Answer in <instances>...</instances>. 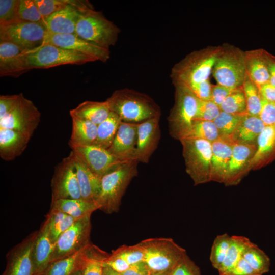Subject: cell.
Wrapping results in <instances>:
<instances>
[{"label":"cell","instance_id":"cell-1","mask_svg":"<svg viewBox=\"0 0 275 275\" xmlns=\"http://www.w3.org/2000/svg\"><path fill=\"white\" fill-rule=\"evenodd\" d=\"M106 101L110 111L123 122L139 123L161 116L160 107L152 98L132 89L117 90Z\"/></svg>","mask_w":275,"mask_h":275},{"label":"cell","instance_id":"cell-2","mask_svg":"<svg viewBox=\"0 0 275 275\" xmlns=\"http://www.w3.org/2000/svg\"><path fill=\"white\" fill-rule=\"evenodd\" d=\"M221 48L207 47L187 54L171 70L173 84L189 86L208 80Z\"/></svg>","mask_w":275,"mask_h":275},{"label":"cell","instance_id":"cell-3","mask_svg":"<svg viewBox=\"0 0 275 275\" xmlns=\"http://www.w3.org/2000/svg\"><path fill=\"white\" fill-rule=\"evenodd\" d=\"M137 160L126 162L101 179L97 201L98 209L107 214L117 212L122 197L132 179L138 175Z\"/></svg>","mask_w":275,"mask_h":275},{"label":"cell","instance_id":"cell-4","mask_svg":"<svg viewBox=\"0 0 275 275\" xmlns=\"http://www.w3.org/2000/svg\"><path fill=\"white\" fill-rule=\"evenodd\" d=\"M120 33L116 24L92 6L81 11L75 29L79 37L107 49L115 45Z\"/></svg>","mask_w":275,"mask_h":275},{"label":"cell","instance_id":"cell-5","mask_svg":"<svg viewBox=\"0 0 275 275\" xmlns=\"http://www.w3.org/2000/svg\"><path fill=\"white\" fill-rule=\"evenodd\" d=\"M212 72L217 84L231 89L242 87L246 76L245 52L228 44L221 46Z\"/></svg>","mask_w":275,"mask_h":275},{"label":"cell","instance_id":"cell-6","mask_svg":"<svg viewBox=\"0 0 275 275\" xmlns=\"http://www.w3.org/2000/svg\"><path fill=\"white\" fill-rule=\"evenodd\" d=\"M144 262L153 272L173 269L186 255V250L171 238H151L141 241Z\"/></svg>","mask_w":275,"mask_h":275},{"label":"cell","instance_id":"cell-7","mask_svg":"<svg viewBox=\"0 0 275 275\" xmlns=\"http://www.w3.org/2000/svg\"><path fill=\"white\" fill-rule=\"evenodd\" d=\"M175 102L168 117L169 133L180 140L191 126L197 114L199 99L185 86L174 84Z\"/></svg>","mask_w":275,"mask_h":275},{"label":"cell","instance_id":"cell-8","mask_svg":"<svg viewBox=\"0 0 275 275\" xmlns=\"http://www.w3.org/2000/svg\"><path fill=\"white\" fill-rule=\"evenodd\" d=\"M186 171L195 185L210 181L211 169V143L206 140L182 139Z\"/></svg>","mask_w":275,"mask_h":275},{"label":"cell","instance_id":"cell-9","mask_svg":"<svg viewBox=\"0 0 275 275\" xmlns=\"http://www.w3.org/2000/svg\"><path fill=\"white\" fill-rule=\"evenodd\" d=\"M30 69L48 68L62 65L83 64L96 61L81 52L66 49L51 44L41 45L26 51Z\"/></svg>","mask_w":275,"mask_h":275},{"label":"cell","instance_id":"cell-10","mask_svg":"<svg viewBox=\"0 0 275 275\" xmlns=\"http://www.w3.org/2000/svg\"><path fill=\"white\" fill-rule=\"evenodd\" d=\"M47 32L43 23L19 20L0 26V41L13 43L28 51L42 45Z\"/></svg>","mask_w":275,"mask_h":275},{"label":"cell","instance_id":"cell-11","mask_svg":"<svg viewBox=\"0 0 275 275\" xmlns=\"http://www.w3.org/2000/svg\"><path fill=\"white\" fill-rule=\"evenodd\" d=\"M91 215L76 219L60 236L55 243L51 262L71 255L90 243Z\"/></svg>","mask_w":275,"mask_h":275},{"label":"cell","instance_id":"cell-12","mask_svg":"<svg viewBox=\"0 0 275 275\" xmlns=\"http://www.w3.org/2000/svg\"><path fill=\"white\" fill-rule=\"evenodd\" d=\"M41 113L34 103L21 93L15 107L0 119V128L10 129L32 136L40 122Z\"/></svg>","mask_w":275,"mask_h":275},{"label":"cell","instance_id":"cell-13","mask_svg":"<svg viewBox=\"0 0 275 275\" xmlns=\"http://www.w3.org/2000/svg\"><path fill=\"white\" fill-rule=\"evenodd\" d=\"M51 188V201L61 199H82L76 171L70 154L56 166Z\"/></svg>","mask_w":275,"mask_h":275},{"label":"cell","instance_id":"cell-14","mask_svg":"<svg viewBox=\"0 0 275 275\" xmlns=\"http://www.w3.org/2000/svg\"><path fill=\"white\" fill-rule=\"evenodd\" d=\"M70 148L71 151L100 179L126 162L115 157L107 149L96 145Z\"/></svg>","mask_w":275,"mask_h":275},{"label":"cell","instance_id":"cell-15","mask_svg":"<svg viewBox=\"0 0 275 275\" xmlns=\"http://www.w3.org/2000/svg\"><path fill=\"white\" fill-rule=\"evenodd\" d=\"M44 44L81 52L95 61L105 62L110 58L109 49L85 40L76 34H53L47 32L42 45Z\"/></svg>","mask_w":275,"mask_h":275},{"label":"cell","instance_id":"cell-16","mask_svg":"<svg viewBox=\"0 0 275 275\" xmlns=\"http://www.w3.org/2000/svg\"><path fill=\"white\" fill-rule=\"evenodd\" d=\"M37 234L33 232L7 253L2 275H34L33 248Z\"/></svg>","mask_w":275,"mask_h":275},{"label":"cell","instance_id":"cell-17","mask_svg":"<svg viewBox=\"0 0 275 275\" xmlns=\"http://www.w3.org/2000/svg\"><path fill=\"white\" fill-rule=\"evenodd\" d=\"M92 6L86 1L71 0L65 8L43 21L47 32L53 34H75L77 20L82 10Z\"/></svg>","mask_w":275,"mask_h":275},{"label":"cell","instance_id":"cell-18","mask_svg":"<svg viewBox=\"0 0 275 275\" xmlns=\"http://www.w3.org/2000/svg\"><path fill=\"white\" fill-rule=\"evenodd\" d=\"M160 117L138 123L136 158L139 162L148 163L158 147L161 136Z\"/></svg>","mask_w":275,"mask_h":275},{"label":"cell","instance_id":"cell-19","mask_svg":"<svg viewBox=\"0 0 275 275\" xmlns=\"http://www.w3.org/2000/svg\"><path fill=\"white\" fill-rule=\"evenodd\" d=\"M138 123L122 121L108 151L123 161L136 160Z\"/></svg>","mask_w":275,"mask_h":275},{"label":"cell","instance_id":"cell-20","mask_svg":"<svg viewBox=\"0 0 275 275\" xmlns=\"http://www.w3.org/2000/svg\"><path fill=\"white\" fill-rule=\"evenodd\" d=\"M26 51L13 43L0 41L1 76L18 77L31 70Z\"/></svg>","mask_w":275,"mask_h":275},{"label":"cell","instance_id":"cell-21","mask_svg":"<svg viewBox=\"0 0 275 275\" xmlns=\"http://www.w3.org/2000/svg\"><path fill=\"white\" fill-rule=\"evenodd\" d=\"M233 142L222 137L211 143L210 181L225 182L232 152Z\"/></svg>","mask_w":275,"mask_h":275},{"label":"cell","instance_id":"cell-22","mask_svg":"<svg viewBox=\"0 0 275 275\" xmlns=\"http://www.w3.org/2000/svg\"><path fill=\"white\" fill-rule=\"evenodd\" d=\"M54 246L50 238L48 225L45 221L37 231L33 248L34 275L42 274L51 263Z\"/></svg>","mask_w":275,"mask_h":275},{"label":"cell","instance_id":"cell-23","mask_svg":"<svg viewBox=\"0 0 275 275\" xmlns=\"http://www.w3.org/2000/svg\"><path fill=\"white\" fill-rule=\"evenodd\" d=\"M70 154L76 171L82 199L97 204L100 191L101 179L95 176L72 151Z\"/></svg>","mask_w":275,"mask_h":275},{"label":"cell","instance_id":"cell-24","mask_svg":"<svg viewBox=\"0 0 275 275\" xmlns=\"http://www.w3.org/2000/svg\"><path fill=\"white\" fill-rule=\"evenodd\" d=\"M257 146L234 143L228 171L225 183L233 184L240 179L245 166L249 163L254 155Z\"/></svg>","mask_w":275,"mask_h":275},{"label":"cell","instance_id":"cell-25","mask_svg":"<svg viewBox=\"0 0 275 275\" xmlns=\"http://www.w3.org/2000/svg\"><path fill=\"white\" fill-rule=\"evenodd\" d=\"M269 56L262 49L245 51L246 74L258 87L269 82Z\"/></svg>","mask_w":275,"mask_h":275},{"label":"cell","instance_id":"cell-26","mask_svg":"<svg viewBox=\"0 0 275 275\" xmlns=\"http://www.w3.org/2000/svg\"><path fill=\"white\" fill-rule=\"evenodd\" d=\"M31 138L17 131L0 128V157L7 161L14 160L26 148Z\"/></svg>","mask_w":275,"mask_h":275},{"label":"cell","instance_id":"cell-27","mask_svg":"<svg viewBox=\"0 0 275 275\" xmlns=\"http://www.w3.org/2000/svg\"><path fill=\"white\" fill-rule=\"evenodd\" d=\"M93 244L89 243L81 250L62 259L52 262L43 275H72L81 270L88 259Z\"/></svg>","mask_w":275,"mask_h":275},{"label":"cell","instance_id":"cell-28","mask_svg":"<svg viewBox=\"0 0 275 275\" xmlns=\"http://www.w3.org/2000/svg\"><path fill=\"white\" fill-rule=\"evenodd\" d=\"M111 111L106 100H86L70 111L71 117L90 121L96 125L105 120Z\"/></svg>","mask_w":275,"mask_h":275},{"label":"cell","instance_id":"cell-29","mask_svg":"<svg viewBox=\"0 0 275 275\" xmlns=\"http://www.w3.org/2000/svg\"><path fill=\"white\" fill-rule=\"evenodd\" d=\"M265 127L258 116L244 115L231 140L236 143L254 144Z\"/></svg>","mask_w":275,"mask_h":275},{"label":"cell","instance_id":"cell-30","mask_svg":"<svg viewBox=\"0 0 275 275\" xmlns=\"http://www.w3.org/2000/svg\"><path fill=\"white\" fill-rule=\"evenodd\" d=\"M97 209L96 204L82 199H58L51 201L50 205V210L64 212L76 219L91 215Z\"/></svg>","mask_w":275,"mask_h":275},{"label":"cell","instance_id":"cell-31","mask_svg":"<svg viewBox=\"0 0 275 275\" xmlns=\"http://www.w3.org/2000/svg\"><path fill=\"white\" fill-rule=\"evenodd\" d=\"M72 131L69 145L70 147L94 145L97 137V125L84 120L71 117Z\"/></svg>","mask_w":275,"mask_h":275},{"label":"cell","instance_id":"cell-32","mask_svg":"<svg viewBox=\"0 0 275 275\" xmlns=\"http://www.w3.org/2000/svg\"><path fill=\"white\" fill-rule=\"evenodd\" d=\"M275 155V125L265 126L257 140V149L249 164H260Z\"/></svg>","mask_w":275,"mask_h":275},{"label":"cell","instance_id":"cell-33","mask_svg":"<svg viewBox=\"0 0 275 275\" xmlns=\"http://www.w3.org/2000/svg\"><path fill=\"white\" fill-rule=\"evenodd\" d=\"M251 240L243 236H231V243L226 257L220 268L219 275H227L242 257L245 249L251 243Z\"/></svg>","mask_w":275,"mask_h":275},{"label":"cell","instance_id":"cell-34","mask_svg":"<svg viewBox=\"0 0 275 275\" xmlns=\"http://www.w3.org/2000/svg\"><path fill=\"white\" fill-rule=\"evenodd\" d=\"M122 122L120 117L111 111L108 117L97 125V137L94 145L108 149Z\"/></svg>","mask_w":275,"mask_h":275},{"label":"cell","instance_id":"cell-35","mask_svg":"<svg viewBox=\"0 0 275 275\" xmlns=\"http://www.w3.org/2000/svg\"><path fill=\"white\" fill-rule=\"evenodd\" d=\"M242 258L259 275H263L269 271V257L257 245L252 242L244 250Z\"/></svg>","mask_w":275,"mask_h":275},{"label":"cell","instance_id":"cell-36","mask_svg":"<svg viewBox=\"0 0 275 275\" xmlns=\"http://www.w3.org/2000/svg\"><path fill=\"white\" fill-rule=\"evenodd\" d=\"M219 137L218 130L213 121L194 120L187 132L181 139H199L212 143Z\"/></svg>","mask_w":275,"mask_h":275},{"label":"cell","instance_id":"cell-37","mask_svg":"<svg viewBox=\"0 0 275 275\" xmlns=\"http://www.w3.org/2000/svg\"><path fill=\"white\" fill-rule=\"evenodd\" d=\"M109 255L93 244L90 254L80 270L82 275H103L104 261Z\"/></svg>","mask_w":275,"mask_h":275},{"label":"cell","instance_id":"cell-38","mask_svg":"<svg viewBox=\"0 0 275 275\" xmlns=\"http://www.w3.org/2000/svg\"><path fill=\"white\" fill-rule=\"evenodd\" d=\"M244 115L232 114L221 111L213 121L220 137L231 140Z\"/></svg>","mask_w":275,"mask_h":275},{"label":"cell","instance_id":"cell-39","mask_svg":"<svg viewBox=\"0 0 275 275\" xmlns=\"http://www.w3.org/2000/svg\"><path fill=\"white\" fill-rule=\"evenodd\" d=\"M231 236L227 233L217 235L214 239L210 254L212 266L217 270L223 264L231 243Z\"/></svg>","mask_w":275,"mask_h":275},{"label":"cell","instance_id":"cell-40","mask_svg":"<svg viewBox=\"0 0 275 275\" xmlns=\"http://www.w3.org/2000/svg\"><path fill=\"white\" fill-rule=\"evenodd\" d=\"M242 88L245 98L247 114L251 116H258L262 108V99L258 87L247 74Z\"/></svg>","mask_w":275,"mask_h":275},{"label":"cell","instance_id":"cell-41","mask_svg":"<svg viewBox=\"0 0 275 275\" xmlns=\"http://www.w3.org/2000/svg\"><path fill=\"white\" fill-rule=\"evenodd\" d=\"M221 111L236 115L247 114L246 104L242 86L235 89L219 106Z\"/></svg>","mask_w":275,"mask_h":275},{"label":"cell","instance_id":"cell-42","mask_svg":"<svg viewBox=\"0 0 275 275\" xmlns=\"http://www.w3.org/2000/svg\"><path fill=\"white\" fill-rule=\"evenodd\" d=\"M112 254L122 258L130 265L144 261L145 258L144 249L139 243L133 245H123L113 250Z\"/></svg>","mask_w":275,"mask_h":275},{"label":"cell","instance_id":"cell-43","mask_svg":"<svg viewBox=\"0 0 275 275\" xmlns=\"http://www.w3.org/2000/svg\"><path fill=\"white\" fill-rule=\"evenodd\" d=\"M20 0H0V26L20 20L18 16Z\"/></svg>","mask_w":275,"mask_h":275},{"label":"cell","instance_id":"cell-44","mask_svg":"<svg viewBox=\"0 0 275 275\" xmlns=\"http://www.w3.org/2000/svg\"><path fill=\"white\" fill-rule=\"evenodd\" d=\"M18 16L20 20L43 23V19L34 0H20Z\"/></svg>","mask_w":275,"mask_h":275},{"label":"cell","instance_id":"cell-45","mask_svg":"<svg viewBox=\"0 0 275 275\" xmlns=\"http://www.w3.org/2000/svg\"><path fill=\"white\" fill-rule=\"evenodd\" d=\"M221 110L219 106L211 100H200L195 120L213 121L217 117Z\"/></svg>","mask_w":275,"mask_h":275},{"label":"cell","instance_id":"cell-46","mask_svg":"<svg viewBox=\"0 0 275 275\" xmlns=\"http://www.w3.org/2000/svg\"><path fill=\"white\" fill-rule=\"evenodd\" d=\"M43 20L69 4L71 0H34Z\"/></svg>","mask_w":275,"mask_h":275},{"label":"cell","instance_id":"cell-47","mask_svg":"<svg viewBox=\"0 0 275 275\" xmlns=\"http://www.w3.org/2000/svg\"><path fill=\"white\" fill-rule=\"evenodd\" d=\"M171 275H202L199 267L187 255L173 268Z\"/></svg>","mask_w":275,"mask_h":275},{"label":"cell","instance_id":"cell-48","mask_svg":"<svg viewBox=\"0 0 275 275\" xmlns=\"http://www.w3.org/2000/svg\"><path fill=\"white\" fill-rule=\"evenodd\" d=\"M76 219L67 214L61 221L54 225L48 227L50 238L52 242L55 244L60 236L66 231Z\"/></svg>","mask_w":275,"mask_h":275},{"label":"cell","instance_id":"cell-49","mask_svg":"<svg viewBox=\"0 0 275 275\" xmlns=\"http://www.w3.org/2000/svg\"><path fill=\"white\" fill-rule=\"evenodd\" d=\"M21 93L0 96V119L10 113L18 103Z\"/></svg>","mask_w":275,"mask_h":275},{"label":"cell","instance_id":"cell-50","mask_svg":"<svg viewBox=\"0 0 275 275\" xmlns=\"http://www.w3.org/2000/svg\"><path fill=\"white\" fill-rule=\"evenodd\" d=\"M265 126L275 125V103L262 99V108L258 115Z\"/></svg>","mask_w":275,"mask_h":275},{"label":"cell","instance_id":"cell-51","mask_svg":"<svg viewBox=\"0 0 275 275\" xmlns=\"http://www.w3.org/2000/svg\"><path fill=\"white\" fill-rule=\"evenodd\" d=\"M185 87H187L198 99L200 100H210L211 84L209 79L197 84Z\"/></svg>","mask_w":275,"mask_h":275},{"label":"cell","instance_id":"cell-52","mask_svg":"<svg viewBox=\"0 0 275 275\" xmlns=\"http://www.w3.org/2000/svg\"><path fill=\"white\" fill-rule=\"evenodd\" d=\"M235 89H229L219 84L211 85L210 100L219 106Z\"/></svg>","mask_w":275,"mask_h":275},{"label":"cell","instance_id":"cell-53","mask_svg":"<svg viewBox=\"0 0 275 275\" xmlns=\"http://www.w3.org/2000/svg\"><path fill=\"white\" fill-rule=\"evenodd\" d=\"M103 265L109 267L119 273L125 271L130 266L122 258L112 254L105 260Z\"/></svg>","mask_w":275,"mask_h":275},{"label":"cell","instance_id":"cell-54","mask_svg":"<svg viewBox=\"0 0 275 275\" xmlns=\"http://www.w3.org/2000/svg\"><path fill=\"white\" fill-rule=\"evenodd\" d=\"M227 275H259L242 258Z\"/></svg>","mask_w":275,"mask_h":275},{"label":"cell","instance_id":"cell-55","mask_svg":"<svg viewBox=\"0 0 275 275\" xmlns=\"http://www.w3.org/2000/svg\"><path fill=\"white\" fill-rule=\"evenodd\" d=\"M147 264L141 262L130 266L128 269L121 275H151L153 273Z\"/></svg>","mask_w":275,"mask_h":275},{"label":"cell","instance_id":"cell-56","mask_svg":"<svg viewBox=\"0 0 275 275\" xmlns=\"http://www.w3.org/2000/svg\"><path fill=\"white\" fill-rule=\"evenodd\" d=\"M258 88L262 100L275 103V87L268 82Z\"/></svg>","mask_w":275,"mask_h":275},{"label":"cell","instance_id":"cell-57","mask_svg":"<svg viewBox=\"0 0 275 275\" xmlns=\"http://www.w3.org/2000/svg\"><path fill=\"white\" fill-rule=\"evenodd\" d=\"M269 82L275 87V59L270 55L269 60Z\"/></svg>","mask_w":275,"mask_h":275},{"label":"cell","instance_id":"cell-58","mask_svg":"<svg viewBox=\"0 0 275 275\" xmlns=\"http://www.w3.org/2000/svg\"><path fill=\"white\" fill-rule=\"evenodd\" d=\"M103 275H121V274L109 267L104 265Z\"/></svg>","mask_w":275,"mask_h":275},{"label":"cell","instance_id":"cell-59","mask_svg":"<svg viewBox=\"0 0 275 275\" xmlns=\"http://www.w3.org/2000/svg\"><path fill=\"white\" fill-rule=\"evenodd\" d=\"M173 269H171L170 270H166V271H163L154 272L151 275H171Z\"/></svg>","mask_w":275,"mask_h":275},{"label":"cell","instance_id":"cell-60","mask_svg":"<svg viewBox=\"0 0 275 275\" xmlns=\"http://www.w3.org/2000/svg\"><path fill=\"white\" fill-rule=\"evenodd\" d=\"M72 275H82L80 270H78L74 272Z\"/></svg>","mask_w":275,"mask_h":275},{"label":"cell","instance_id":"cell-61","mask_svg":"<svg viewBox=\"0 0 275 275\" xmlns=\"http://www.w3.org/2000/svg\"><path fill=\"white\" fill-rule=\"evenodd\" d=\"M39 275H43V274H39Z\"/></svg>","mask_w":275,"mask_h":275}]
</instances>
